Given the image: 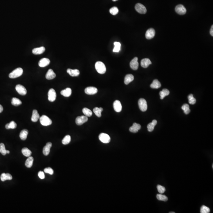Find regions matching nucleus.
Listing matches in <instances>:
<instances>
[{
    "instance_id": "22",
    "label": "nucleus",
    "mask_w": 213,
    "mask_h": 213,
    "mask_svg": "<svg viewBox=\"0 0 213 213\" xmlns=\"http://www.w3.org/2000/svg\"><path fill=\"white\" fill-rule=\"evenodd\" d=\"M72 92V89L70 88H67L66 89L62 90L61 92V94L64 96L68 97L71 96Z\"/></svg>"
},
{
    "instance_id": "46",
    "label": "nucleus",
    "mask_w": 213,
    "mask_h": 213,
    "mask_svg": "<svg viewBox=\"0 0 213 213\" xmlns=\"http://www.w3.org/2000/svg\"><path fill=\"white\" fill-rule=\"evenodd\" d=\"M38 176L40 178V179H43L45 178V175H44V173L43 171H40V172H39L38 173Z\"/></svg>"
},
{
    "instance_id": "20",
    "label": "nucleus",
    "mask_w": 213,
    "mask_h": 213,
    "mask_svg": "<svg viewBox=\"0 0 213 213\" xmlns=\"http://www.w3.org/2000/svg\"><path fill=\"white\" fill-rule=\"evenodd\" d=\"M67 72L70 76L72 77L78 76L80 74L79 70L77 69L72 70L71 69H68L67 70Z\"/></svg>"
},
{
    "instance_id": "13",
    "label": "nucleus",
    "mask_w": 213,
    "mask_h": 213,
    "mask_svg": "<svg viewBox=\"0 0 213 213\" xmlns=\"http://www.w3.org/2000/svg\"><path fill=\"white\" fill-rule=\"evenodd\" d=\"M85 92L88 95H94L97 92V89L96 88L92 86H90L86 88L85 89Z\"/></svg>"
},
{
    "instance_id": "12",
    "label": "nucleus",
    "mask_w": 213,
    "mask_h": 213,
    "mask_svg": "<svg viewBox=\"0 0 213 213\" xmlns=\"http://www.w3.org/2000/svg\"><path fill=\"white\" fill-rule=\"evenodd\" d=\"M138 58L136 57L132 60L130 63L131 68L134 70H137L139 67V63L138 62Z\"/></svg>"
},
{
    "instance_id": "19",
    "label": "nucleus",
    "mask_w": 213,
    "mask_h": 213,
    "mask_svg": "<svg viewBox=\"0 0 213 213\" xmlns=\"http://www.w3.org/2000/svg\"><path fill=\"white\" fill-rule=\"evenodd\" d=\"M141 66L143 68H147L150 64H152V62L149 59H144L141 61Z\"/></svg>"
},
{
    "instance_id": "50",
    "label": "nucleus",
    "mask_w": 213,
    "mask_h": 213,
    "mask_svg": "<svg viewBox=\"0 0 213 213\" xmlns=\"http://www.w3.org/2000/svg\"><path fill=\"white\" fill-rule=\"evenodd\" d=\"M112 1H118V0H112Z\"/></svg>"
},
{
    "instance_id": "40",
    "label": "nucleus",
    "mask_w": 213,
    "mask_h": 213,
    "mask_svg": "<svg viewBox=\"0 0 213 213\" xmlns=\"http://www.w3.org/2000/svg\"><path fill=\"white\" fill-rule=\"evenodd\" d=\"M0 152L3 155L7 154V150L6 149L5 144L3 143L0 144Z\"/></svg>"
},
{
    "instance_id": "43",
    "label": "nucleus",
    "mask_w": 213,
    "mask_h": 213,
    "mask_svg": "<svg viewBox=\"0 0 213 213\" xmlns=\"http://www.w3.org/2000/svg\"><path fill=\"white\" fill-rule=\"evenodd\" d=\"M119 9H118V8L117 7H112V8H111L110 10H109L110 13L112 15H114V16L117 15V14L119 12Z\"/></svg>"
},
{
    "instance_id": "45",
    "label": "nucleus",
    "mask_w": 213,
    "mask_h": 213,
    "mask_svg": "<svg viewBox=\"0 0 213 213\" xmlns=\"http://www.w3.org/2000/svg\"><path fill=\"white\" fill-rule=\"evenodd\" d=\"M44 171L46 173H48L50 175H52L54 173V171L52 168L50 167H47L45 168L44 170Z\"/></svg>"
},
{
    "instance_id": "44",
    "label": "nucleus",
    "mask_w": 213,
    "mask_h": 213,
    "mask_svg": "<svg viewBox=\"0 0 213 213\" xmlns=\"http://www.w3.org/2000/svg\"><path fill=\"white\" fill-rule=\"evenodd\" d=\"M157 189L158 190V192L160 193V194H162L163 193H164L165 191V187L164 186L158 185L157 186Z\"/></svg>"
},
{
    "instance_id": "24",
    "label": "nucleus",
    "mask_w": 213,
    "mask_h": 213,
    "mask_svg": "<svg viewBox=\"0 0 213 213\" xmlns=\"http://www.w3.org/2000/svg\"><path fill=\"white\" fill-rule=\"evenodd\" d=\"M1 179L3 182L7 180H12V176L10 174L3 173L2 174L1 176Z\"/></svg>"
},
{
    "instance_id": "5",
    "label": "nucleus",
    "mask_w": 213,
    "mask_h": 213,
    "mask_svg": "<svg viewBox=\"0 0 213 213\" xmlns=\"http://www.w3.org/2000/svg\"><path fill=\"white\" fill-rule=\"evenodd\" d=\"M99 140L104 143H108L111 141V138L108 134L101 133L99 136Z\"/></svg>"
},
{
    "instance_id": "39",
    "label": "nucleus",
    "mask_w": 213,
    "mask_h": 213,
    "mask_svg": "<svg viewBox=\"0 0 213 213\" xmlns=\"http://www.w3.org/2000/svg\"><path fill=\"white\" fill-rule=\"evenodd\" d=\"M157 199L161 201H164L165 202L168 200V198L165 195H162L161 194H157L156 196Z\"/></svg>"
},
{
    "instance_id": "33",
    "label": "nucleus",
    "mask_w": 213,
    "mask_h": 213,
    "mask_svg": "<svg viewBox=\"0 0 213 213\" xmlns=\"http://www.w3.org/2000/svg\"><path fill=\"white\" fill-rule=\"evenodd\" d=\"M17 124L16 122L14 121L10 122V123L9 124H6L5 126L6 128L8 130L10 129H14L16 128Z\"/></svg>"
},
{
    "instance_id": "34",
    "label": "nucleus",
    "mask_w": 213,
    "mask_h": 213,
    "mask_svg": "<svg viewBox=\"0 0 213 213\" xmlns=\"http://www.w3.org/2000/svg\"><path fill=\"white\" fill-rule=\"evenodd\" d=\"M12 104L13 105L15 106L19 105L22 104V102L20 99L16 98V97H13L12 100Z\"/></svg>"
},
{
    "instance_id": "36",
    "label": "nucleus",
    "mask_w": 213,
    "mask_h": 213,
    "mask_svg": "<svg viewBox=\"0 0 213 213\" xmlns=\"http://www.w3.org/2000/svg\"><path fill=\"white\" fill-rule=\"evenodd\" d=\"M115 47L113 50L114 52H118L120 50V47H121V44L119 42H115L114 43Z\"/></svg>"
},
{
    "instance_id": "37",
    "label": "nucleus",
    "mask_w": 213,
    "mask_h": 213,
    "mask_svg": "<svg viewBox=\"0 0 213 213\" xmlns=\"http://www.w3.org/2000/svg\"><path fill=\"white\" fill-rule=\"evenodd\" d=\"M182 109L184 111V113L186 115H187V114H188L190 113V110L188 104H184L182 106Z\"/></svg>"
},
{
    "instance_id": "11",
    "label": "nucleus",
    "mask_w": 213,
    "mask_h": 213,
    "mask_svg": "<svg viewBox=\"0 0 213 213\" xmlns=\"http://www.w3.org/2000/svg\"><path fill=\"white\" fill-rule=\"evenodd\" d=\"M155 35V31L153 28H150L146 31L145 36L147 39L150 40L154 37Z\"/></svg>"
},
{
    "instance_id": "38",
    "label": "nucleus",
    "mask_w": 213,
    "mask_h": 213,
    "mask_svg": "<svg viewBox=\"0 0 213 213\" xmlns=\"http://www.w3.org/2000/svg\"><path fill=\"white\" fill-rule=\"evenodd\" d=\"M71 141V137L69 135H67L64 137L62 140V143L64 145L68 144Z\"/></svg>"
},
{
    "instance_id": "18",
    "label": "nucleus",
    "mask_w": 213,
    "mask_h": 213,
    "mask_svg": "<svg viewBox=\"0 0 213 213\" xmlns=\"http://www.w3.org/2000/svg\"><path fill=\"white\" fill-rule=\"evenodd\" d=\"M141 128V126L139 124H137L136 123H134L133 125L130 128V131L131 132L137 133L138 132L139 130H140Z\"/></svg>"
},
{
    "instance_id": "48",
    "label": "nucleus",
    "mask_w": 213,
    "mask_h": 213,
    "mask_svg": "<svg viewBox=\"0 0 213 213\" xmlns=\"http://www.w3.org/2000/svg\"><path fill=\"white\" fill-rule=\"evenodd\" d=\"M3 106L1 105H0V113H1L3 112Z\"/></svg>"
},
{
    "instance_id": "30",
    "label": "nucleus",
    "mask_w": 213,
    "mask_h": 213,
    "mask_svg": "<svg viewBox=\"0 0 213 213\" xmlns=\"http://www.w3.org/2000/svg\"><path fill=\"white\" fill-rule=\"evenodd\" d=\"M170 92L169 90L167 89H164L162 91L159 92V95L160 96V99H162L165 97L166 96H168L169 95Z\"/></svg>"
},
{
    "instance_id": "28",
    "label": "nucleus",
    "mask_w": 213,
    "mask_h": 213,
    "mask_svg": "<svg viewBox=\"0 0 213 213\" xmlns=\"http://www.w3.org/2000/svg\"><path fill=\"white\" fill-rule=\"evenodd\" d=\"M33 161H34V158L31 156L29 157L28 159L26 160L25 165L26 167L28 168H30L32 167L33 165Z\"/></svg>"
},
{
    "instance_id": "41",
    "label": "nucleus",
    "mask_w": 213,
    "mask_h": 213,
    "mask_svg": "<svg viewBox=\"0 0 213 213\" xmlns=\"http://www.w3.org/2000/svg\"><path fill=\"white\" fill-rule=\"evenodd\" d=\"M188 99L189 100V103L191 105H194L196 102V100L194 98L192 94H190L188 96Z\"/></svg>"
},
{
    "instance_id": "7",
    "label": "nucleus",
    "mask_w": 213,
    "mask_h": 213,
    "mask_svg": "<svg viewBox=\"0 0 213 213\" xmlns=\"http://www.w3.org/2000/svg\"><path fill=\"white\" fill-rule=\"evenodd\" d=\"M88 120V118L86 116H79L76 118L75 120V122L77 125L80 126L86 122Z\"/></svg>"
},
{
    "instance_id": "15",
    "label": "nucleus",
    "mask_w": 213,
    "mask_h": 213,
    "mask_svg": "<svg viewBox=\"0 0 213 213\" xmlns=\"http://www.w3.org/2000/svg\"><path fill=\"white\" fill-rule=\"evenodd\" d=\"M50 61L49 59L47 58H43L39 62L38 65L40 67H45L49 64Z\"/></svg>"
},
{
    "instance_id": "14",
    "label": "nucleus",
    "mask_w": 213,
    "mask_h": 213,
    "mask_svg": "<svg viewBox=\"0 0 213 213\" xmlns=\"http://www.w3.org/2000/svg\"><path fill=\"white\" fill-rule=\"evenodd\" d=\"M113 108L116 112L119 113L121 112L122 109L121 103L119 100H116L113 103Z\"/></svg>"
},
{
    "instance_id": "47",
    "label": "nucleus",
    "mask_w": 213,
    "mask_h": 213,
    "mask_svg": "<svg viewBox=\"0 0 213 213\" xmlns=\"http://www.w3.org/2000/svg\"><path fill=\"white\" fill-rule=\"evenodd\" d=\"M210 33L211 35L213 36V25H212L211 27L210 30Z\"/></svg>"
},
{
    "instance_id": "49",
    "label": "nucleus",
    "mask_w": 213,
    "mask_h": 213,
    "mask_svg": "<svg viewBox=\"0 0 213 213\" xmlns=\"http://www.w3.org/2000/svg\"><path fill=\"white\" fill-rule=\"evenodd\" d=\"M10 152L9 151V150H7V153H10Z\"/></svg>"
},
{
    "instance_id": "27",
    "label": "nucleus",
    "mask_w": 213,
    "mask_h": 213,
    "mask_svg": "<svg viewBox=\"0 0 213 213\" xmlns=\"http://www.w3.org/2000/svg\"><path fill=\"white\" fill-rule=\"evenodd\" d=\"M29 131L28 130L26 129H24L21 131L20 135H19V137L22 140H25L27 139V137Z\"/></svg>"
},
{
    "instance_id": "1",
    "label": "nucleus",
    "mask_w": 213,
    "mask_h": 213,
    "mask_svg": "<svg viewBox=\"0 0 213 213\" xmlns=\"http://www.w3.org/2000/svg\"><path fill=\"white\" fill-rule=\"evenodd\" d=\"M95 68L97 72L101 74H105L106 71V68L105 65L101 62L98 61L95 64Z\"/></svg>"
},
{
    "instance_id": "6",
    "label": "nucleus",
    "mask_w": 213,
    "mask_h": 213,
    "mask_svg": "<svg viewBox=\"0 0 213 213\" xmlns=\"http://www.w3.org/2000/svg\"><path fill=\"white\" fill-rule=\"evenodd\" d=\"M135 9L138 13L141 14H145L146 13V8L143 5L140 3H137L135 6Z\"/></svg>"
},
{
    "instance_id": "8",
    "label": "nucleus",
    "mask_w": 213,
    "mask_h": 213,
    "mask_svg": "<svg viewBox=\"0 0 213 213\" xmlns=\"http://www.w3.org/2000/svg\"><path fill=\"white\" fill-rule=\"evenodd\" d=\"M175 11L179 15H182L186 14L187 10L186 8L183 5H179L176 7Z\"/></svg>"
},
{
    "instance_id": "26",
    "label": "nucleus",
    "mask_w": 213,
    "mask_h": 213,
    "mask_svg": "<svg viewBox=\"0 0 213 213\" xmlns=\"http://www.w3.org/2000/svg\"><path fill=\"white\" fill-rule=\"evenodd\" d=\"M157 124V121L155 120H153L152 122L151 123H149L147 126V128L149 132H152L154 130L155 126Z\"/></svg>"
},
{
    "instance_id": "25",
    "label": "nucleus",
    "mask_w": 213,
    "mask_h": 213,
    "mask_svg": "<svg viewBox=\"0 0 213 213\" xmlns=\"http://www.w3.org/2000/svg\"><path fill=\"white\" fill-rule=\"evenodd\" d=\"M134 80V76L132 74H127L126 75L124 79V83L128 85Z\"/></svg>"
},
{
    "instance_id": "9",
    "label": "nucleus",
    "mask_w": 213,
    "mask_h": 213,
    "mask_svg": "<svg viewBox=\"0 0 213 213\" xmlns=\"http://www.w3.org/2000/svg\"><path fill=\"white\" fill-rule=\"evenodd\" d=\"M16 89L17 92L20 95L24 96L27 94V91L25 88L21 85H17L16 86Z\"/></svg>"
},
{
    "instance_id": "42",
    "label": "nucleus",
    "mask_w": 213,
    "mask_h": 213,
    "mask_svg": "<svg viewBox=\"0 0 213 213\" xmlns=\"http://www.w3.org/2000/svg\"><path fill=\"white\" fill-rule=\"evenodd\" d=\"M210 212V209L208 207L204 205L202 206L200 208V213H209Z\"/></svg>"
},
{
    "instance_id": "3",
    "label": "nucleus",
    "mask_w": 213,
    "mask_h": 213,
    "mask_svg": "<svg viewBox=\"0 0 213 213\" xmlns=\"http://www.w3.org/2000/svg\"><path fill=\"white\" fill-rule=\"evenodd\" d=\"M40 121L41 124L43 126H49L52 123L51 119L45 115H42L40 118Z\"/></svg>"
},
{
    "instance_id": "29",
    "label": "nucleus",
    "mask_w": 213,
    "mask_h": 213,
    "mask_svg": "<svg viewBox=\"0 0 213 213\" xmlns=\"http://www.w3.org/2000/svg\"><path fill=\"white\" fill-rule=\"evenodd\" d=\"M161 84L157 79H155V80H153L152 83L150 85L151 88H155V89H157V88L161 87Z\"/></svg>"
},
{
    "instance_id": "21",
    "label": "nucleus",
    "mask_w": 213,
    "mask_h": 213,
    "mask_svg": "<svg viewBox=\"0 0 213 213\" xmlns=\"http://www.w3.org/2000/svg\"><path fill=\"white\" fill-rule=\"evenodd\" d=\"M45 49L44 47H41L38 48H34L32 50V53L36 55H40L45 51Z\"/></svg>"
},
{
    "instance_id": "4",
    "label": "nucleus",
    "mask_w": 213,
    "mask_h": 213,
    "mask_svg": "<svg viewBox=\"0 0 213 213\" xmlns=\"http://www.w3.org/2000/svg\"><path fill=\"white\" fill-rule=\"evenodd\" d=\"M138 105H139V108L142 111L144 112L147 110V102H146V100L144 99H140L138 101Z\"/></svg>"
},
{
    "instance_id": "16",
    "label": "nucleus",
    "mask_w": 213,
    "mask_h": 213,
    "mask_svg": "<svg viewBox=\"0 0 213 213\" xmlns=\"http://www.w3.org/2000/svg\"><path fill=\"white\" fill-rule=\"evenodd\" d=\"M52 146V144L51 142H48L46 144L43 150V153L45 155H47L49 154L50 151V148Z\"/></svg>"
},
{
    "instance_id": "32",
    "label": "nucleus",
    "mask_w": 213,
    "mask_h": 213,
    "mask_svg": "<svg viewBox=\"0 0 213 213\" xmlns=\"http://www.w3.org/2000/svg\"><path fill=\"white\" fill-rule=\"evenodd\" d=\"M21 151L23 154L27 157H29L32 154L31 151L27 148H23Z\"/></svg>"
},
{
    "instance_id": "10",
    "label": "nucleus",
    "mask_w": 213,
    "mask_h": 213,
    "mask_svg": "<svg viewBox=\"0 0 213 213\" xmlns=\"http://www.w3.org/2000/svg\"><path fill=\"white\" fill-rule=\"evenodd\" d=\"M48 100L51 102L55 101L57 97V94L55 90L53 88H51L49 90L48 93Z\"/></svg>"
},
{
    "instance_id": "51",
    "label": "nucleus",
    "mask_w": 213,
    "mask_h": 213,
    "mask_svg": "<svg viewBox=\"0 0 213 213\" xmlns=\"http://www.w3.org/2000/svg\"><path fill=\"white\" fill-rule=\"evenodd\" d=\"M170 213H175V212H169Z\"/></svg>"
},
{
    "instance_id": "2",
    "label": "nucleus",
    "mask_w": 213,
    "mask_h": 213,
    "mask_svg": "<svg viewBox=\"0 0 213 213\" xmlns=\"http://www.w3.org/2000/svg\"><path fill=\"white\" fill-rule=\"evenodd\" d=\"M23 74V70L22 68H16L9 75V77L11 79H14L19 77Z\"/></svg>"
},
{
    "instance_id": "35",
    "label": "nucleus",
    "mask_w": 213,
    "mask_h": 213,
    "mask_svg": "<svg viewBox=\"0 0 213 213\" xmlns=\"http://www.w3.org/2000/svg\"><path fill=\"white\" fill-rule=\"evenodd\" d=\"M83 112L85 116L87 117H90L92 115V111L90 109H88L87 108H84L83 109Z\"/></svg>"
},
{
    "instance_id": "17",
    "label": "nucleus",
    "mask_w": 213,
    "mask_h": 213,
    "mask_svg": "<svg viewBox=\"0 0 213 213\" xmlns=\"http://www.w3.org/2000/svg\"><path fill=\"white\" fill-rule=\"evenodd\" d=\"M56 75L53 72V70L52 69H49L48 71L47 72L45 77L48 80H51L53 79L56 77Z\"/></svg>"
},
{
    "instance_id": "31",
    "label": "nucleus",
    "mask_w": 213,
    "mask_h": 213,
    "mask_svg": "<svg viewBox=\"0 0 213 213\" xmlns=\"http://www.w3.org/2000/svg\"><path fill=\"white\" fill-rule=\"evenodd\" d=\"M103 111V109L102 108H98L96 107L93 109V111H94V113L98 117H101V112Z\"/></svg>"
},
{
    "instance_id": "23",
    "label": "nucleus",
    "mask_w": 213,
    "mask_h": 213,
    "mask_svg": "<svg viewBox=\"0 0 213 213\" xmlns=\"http://www.w3.org/2000/svg\"><path fill=\"white\" fill-rule=\"evenodd\" d=\"M40 115L38 113L36 110H34L32 112V116L31 117L32 121L33 122H36L38 121L39 119H40Z\"/></svg>"
}]
</instances>
